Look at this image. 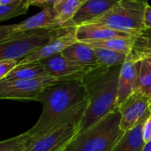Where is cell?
<instances>
[{"label": "cell", "mask_w": 151, "mask_h": 151, "mask_svg": "<svg viewBox=\"0 0 151 151\" xmlns=\"http://www.w3.org/2000/svg\"><path fill=\"white\" fill-rule=\"evenodd\" d=\"M138 77L136 93L151 99V61L148 60H137Z\"/></svg>", "instance_id": "obj_18"}, {"label": "cell", "mask_w": 151, "mask_h": 151, "mask_svg": "<svg viewBox=\"0 0 151 151\" xmlns=\"http://www.w3.org/2000/svg\"><path fill=\"white\" fill-rule=\"evenodd\" d=\"M121 66L97 67L82 78L87 106L80 122L79 132L91 127L117 109V85Z\"/></svg>", "instance_id": "obj_1"}, {"label": "cell", "mask_w": 151, "mask_h": 151, "mask_svg": "<svg viewBox=\"0 0 151 151\" xmlns=\"http://www.w3.org/2000/svg\"><path fill=\"white\" fill-rule=\"evenodd\" d=\"M61 54L70 62L81 66H98L93 47L86 43L76 42L62 51Z\"/></svg>", "instance_id": "obj_15"}, {"label": "cell", "mask_w": 151, "mask_h": 151, "mask_svg": "<svg viewBox=\"0 0 151 151\" xmlns=\"http://www.w3.org/2000/svg\"><path fill=\"white\" fill-rule=\"evenodd\" d=\"M19 1H21V0H2L1 5H4V6L12 5V4L17 3V2H19Z\"/></svg>", "instance_id": "obj_31"}, {"label": "cell", "mask_w": 151, "mask_h": 151, "mask_svg": "<svg viewBox=\"0 0 151 151\" xmlns=\"http://www.w3.org/2000/svg\"><path fill=\"white\" fill-rule=\"evenodd\" d=\"M30 136L28 133V132H25L20 135L4 139V140H0V151H8L11 150L23 143H25L26 141H28L29 139H30Z\"/></svg>", "instance_id": "obj_24"}, {"label": "cell", "mask_w": 151, "mask_h": 151, "mask_svg": "<svg viewBox=\"0 0 151 151\" xmlns=\"http://www.w3.org/2000/svg\"><path fill=\"white\" fill-rule=\"evenodd\" d=\"M86 0H60L54 6L61 22L66 27H75L72 19Z\"/></svg>", "instance_id": "obj_21"}, {"label": "cell", "mask_w": 151, "mask_h": 151, "mask_svg": "<svg viewBox=\"0 0 151 151\" xmlns=\"http://www.w3.org/2000/svg\"><path fill=\"white\" fill-rule=\"evenodd\" d=\"M150 98L133 93L119 107L120 128L124 132L143 124L151 115Z\"/></svg>", "instance_id": "obj_8"}, {"label": "cell", "mask_w": 151, "mask_h": 151, "mask_svg": "<svg viewBox=\"0 0 151 151\" xmlns=\"http://www.w3.org/2000/svg\"><path fill=\"white\" fill-rule=\"evenodd\" d=\"M18 61L14 60H0V82L3 81L7 76L17 67Z\"/></svg>", "instance_id": "obj_25"}, {"label": "cell", "mask_w": 151, "mask_h": 151, "mask_svg": "<svg viewBox=\"0 0 151 151\" xmlns=\"http://www.w3.org/2000/svg\"><path fill=\"white\" fill-rule=\"evenodd\" d=\"M143 124L124 132L112 151H142L145 145L142 138Z\"/></svg>", "instance_id": "obj_16"}, {"label": "cell", "mask_w": 151, "mask_h": 151, "mask_svg": "<svg viewBox=\"0 0 151 151\" xmlns=\"http://www.w3.org/2000/svg\"><path fill=\"white\" fill-rule=\"evenodd\" d=\"M135 60L151 61V29H144L133 37V45L129 54Z\"/></svg>", "instance_id": "obj_17"}, {"label": "cell", "mask_w": 151, "mask_h": 151, "mask_svg": "<svg viewBox=\"0 0 151 151\" xmlns=\"http://www.w3.org/2000/svg\"><path fill=\"white\" fill-rule=\"evenodd\" d=\"M150 110H151V101H150Z\"/></svg>", "instance_id": "obj_35"}, {"label": "cell", "mask_w": 151, "mask_h": 151, "mask_svg": "<svg viewBox=\"0 0 151 151\" xmlns=\"http://www.w3.org/2000/svg\"><path fill=\"white\" fill-rule=\"evenodd\" d=\"M142 138L144 143L151 141V115L144 122L142 126Z\"/></svg>", "instance_id": "obj_27"}, {"label": "cell", "mask_w": 151, "mask_h": 151, "mask_svg": "<svg viewBox=\"0 0 151 151\" xmlns=\"http://www.w3.org/2000/svg\"><path fill=\"white\" fill-rule=\"evenodd\" d=\"M76 29H77V27H74L68 33L53 39L37 52L29 54V56L20 60L17 66H23L26 64L39 62L49 57L62 52V51L65 50L67 47L78 42L77 37H76Z\"/></svg>", "instance_id": "obj_10"}, {"label": "cell", "mask_w": 151, "mask_h": 151, "mask_svg": "<svg viewBox=\"0 0 151 151\" xmlns=\"http://www.w3.org/2000/svg\"><path fill=\"white\" fill-rule=\"evenodd\" d=\"M143 25L145 29H151V6L149 5H147L145 9Z\"/></svg>", "instance_id": "obj_29"}, {"label": "cell", "mask_w": 151, "mask_h": 151, "mask_svg": "<svg viewBox=\"0 0 151 151\" xmlns=\"http://www.w3.org/2000/svg\"><path fill=\"white\" fill-rule=\"evenodd\" d=\"M48 76L61 78L64 81L79 80L86 74L99 66H81L68 60L62 54L58 53L40 61Z\"/></svg>", "instance_id": "obj_9"}, {"label": "cell", "mask_w": 151, "mask_h": 151, "mask_svg": "<svg viewBox=\"0 0 151 151\" xmlns=\"http://www.w3.org/2000/svg\"><path fill=\"white\" fill-rule=\"evenodd\" d=\"M142 151H151V141L145 143V145L142 148Z\"/></svg>", "instance_id": "obj_32"}, {"label": "cell", "mask_w": 151, "mask_h": 151, "mask_svg": "<svg viewBox=\"0 0 151 151\" xmlns=\"http://www.w3.org/2000/svg\"><path fill=\"white\" fill-rule=\"evenodd\" d=\"M74 27L35 29L19 32L0 43V60L20 61L53 39L68 33Z\"/></svg>", "instance_id": "obj_4"}, {"label": "cell", "mask_w": 151, "mask_h": 151, "mask_svg": "<svg viewBox=\"0 0 151 151\" xmlns=\"http://www.w3.org/2000/svg\"><path fill=\"white\" fill-rule=\"evenodd\" d=\"M137 1H140V2H143L145 4H147V0H137Z\"/></svg>", "instance_id": "obj_34"}, {"label": "cell", "mask_w": 151, "mask_h": 151, "mask_svg": "<svg viewBox=\"0 0 151 151\" xmlns=\"http://www.w3.org/2000/svg\"><path fill=\"white\" fill-rule=\"evenodd\" d=\"M138 77L137 60L127 55L126 60L122 65L117 85V98L116 106L118 107L130 96L136 92Z\"/></svg>", "instance_id": "obj_11"}, {"label": "cell", "mask_w": 151, "mask_h": 151, "mask_svg": "<svg viewBox=\"0 0 151 151\" xmlns=\"http://www.w3.org/2000/svg\"><path fill=\"white\" fill-rule=\"evenodd\" d=\"M60 82L65 81L48 75L31 79L3 80L0 82V100L39 101L45 89Z\"/></svg>", "instance_id": "obj_7"}, {"label": "cell", "mask_w": 151, "mask_h": 151, "mask_svg": "<svg viewBox=\"0 0 151 151\" xmlns=\"http://www.w3.org/2000/svg\"><path fill=\"white\" fill-rule=\"evenodd\" d=\"M46 72L41 62L17 66L4 80H22L31 79L42 76H46Z\"/></svg>", "instance_id": "obj_20"}, {"label": "cell", "mask_w": 151, "mask_h": 151, "mask_svg": "<svg viewBox=\"0 0 151 151\" xmlns=\"http://www.w3.org/2000/svg\"><path fill=\"white\" fill-rule=\"evenodd\" d=\"M1 2H2V0H0V5H1Z\"/></svg>", "instance_id": "obj_36"}, {"label": "cell", "mask_w": 151, "mask_h": 151, "mask_svg": "<svg viewBox=\"0 0 151 151\" xmlns=\"http://www.w3.org/2000/svg\"><path fill=\"white\" fill-rule=\"evenodd\" d=\"M86 44L93 48H102V49H107V50L121 52L125 55H129L132 49L133 37H116V38H111V39H107V40H102V41L89 42Z\"/></svg>", "instance_id": "obj_19"}, {"label": "cell", "mask_w": 151, "mask_h": 151, "mask_svg": "<svg viewBox=\"0 0 151 151\" xmlns=\"http://www.w3.org/2000/svg\"><path fill=\"white\" fill-rule=\"evenodd\" d=\"M29 6V0H21L17 3L7 6L0 5V22L26 14Z\"/></svg>", "instance_id": "obj_23"}, {"label": "cell", "mask_w": 151, "mask_h": 151, "mask_svg": "<svg viewBox=\"0 0 151 151\" xmlns=\"http://www.w3.org/2000/svg\"><path fill=\"white\" fill-rule=\"evenodd\" d=\"M60 0H37L35 3H33L31 6H37V7H42L46 8V7H54Z\"/></svg>", "instance_id": "obj_28"}, {"label": "cell", "mask_w": 151, "mask_h": 151, "mask_svg": "<svg viewBox=\"0 0 151 151\" xmlns=\"http://www.w3.org/2000/svg\"><path fill=\"white\" fill-rule=\"evenodd\" d=\"M93 50L95 52L97 64L99 67L102 68H113L121 66L124 63L127 58V55L124 53L107 49L93 48Z\"/></svg>", "instance_id": "obj_22"}, {"label": "cell", "mask_w": 151, "mask_h": 151, "mask_svg": "<svg viewBox=\"0 0 151 151\" xmlns=\"http://www.w3.org/2000/svg\"><path fill=\"white\" fill-rule=\"evenodd\" d=\"M147 5L137 0H120L106 14L87 24L103 26L135 36L145 29L143 20Z\"/></svg>", "instance_id": "obj_6"}, {"label": "cell", "mask_w": 151, "mask_h": 151, "mask_svg": "<svg viewBox=\"0 0 151 151\" xmlns=\"http://www.w3.org/2000/svg\"><path fill=\"white\" fill-rule=\"evenodd\" d=\"M116 109L86 130L78 132L61 151H112L124 134Z\"/></svg>", "instance_id": "obj_3"}, {"label": "cell", "mask_w": 151, "mask_h": 151, "mask_svg": "<svg viewBox=\"0 0 151 151\" xmlns=\"http://www.w3.org/2000/svg\"><path fill=\"white\" fill-rule=\"evenodd\" d=\"M66 27L60 21L54 7L44 8L38 14L17 23V31L23 32L35 29H57Z\"/></svg>", "instance_id": "obj_12"}, {"label": "cell", "mask_w": 151, "mask_h": 151, "mask_svg": "<svg viewBox=\"0 0 151 151\" xmlns=\"http://www.w3.org/2000/svg\"><path fill=\"white\" fill-rule=\"evenodd\" d=\"M120 0H86L72 19L75 27L89 23L93 20L103 15Z\"/></svg>", "instance_id": "obj_13"}, {"label": "cell", "mask_w": 151, "mask_h": 151, "mask_svg": "<svg viewBox=\"0 0 151 151\" xmlns=\"http://www.w3.org/2000/svg\"><path fill=\"white\" fill-rule=\"evenodd\" d=\"M87 100L67 114L41 136L33 139L26 151H61L79 132Z\"/></svg>", "instance_id": "obj_5"}, {"label": "cell", "mask_w": 151, "mask_h": 151, "mask_svg": "<svg viewBox=\"0 0 151 151\" xmlns=\"http://www.w3.org/2000/svg\"><path fill=\"white\" fill-rule=\"evenodd\" d=\"M32 139H33L30 138V139H29V140L26 141L25 143H23V144H22V145H20V146H18V147L13 148V149H11V150H8V151H26L28 146L31 143Z\"/></svg>", "instance_id": "obj_30"}, {"label": "cell", "mask_w": 151, "mask_h": 151, "mask_svg": "<svg viewBox=\"0 0 151 151\" xmlns=\"http://www.w3.org/2000/svg\"><path fill=\"white\" fill-rule=\"evenodd\" d=\"M19 33L17 31V23L12 25H0V43Z\"/></svg>", "instance_id": "obj_26"}, {"label": "cell", "mask_w": 151, "mask_h": 151, "mask_svg": "<svg viewBox=\"0 0 151 151\" xmlns=\"http://www.w3.org/2000/svg\"><path fill=\"white\" fill-rule=\"evenodd\" d=\"M36 1H37V0H29V5L31 6L33 3H35Z\"/></svg>", "instance_id": "obj_33"}, {"label": "cell", "mask_w": 151, "mask_h": 151, "mask_svg": "<svg viewBox=\"0 0 151 151\" xmlns=\"http://www.w3.org/2000/svg\"><path fill=\"white\" fill-rule=\"evenodd\" d=\"M134 37V36L99 25L86 24L77 27V29H76V37H77V40L82 43L96 42V41H102L111 38H116V37Z\"/></svg>", "instance_id": "obj_14"}, {"label": "cell", "mask_w": 151, "mask_h": 151, "mask_svg": "<svg viewBox=\"0 0 151 151\" xmlns=\"http://www.w3.org/2000/svg\"><path fill=\"white\" fill-rule=\"evenodd\" d=\"M86 100L82 79L60 82L48 87L39 100L43 106L42 113L28 133L32 139L41 136Z\"/></svg>", "instance_id": "obj_2"}]
</instances>
